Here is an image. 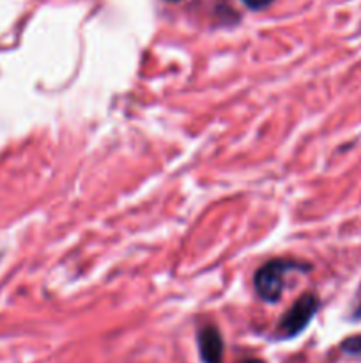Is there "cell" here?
<instances>
[{
    "label": "cell",
    "mask_w": 361,
    "mask_h": 363,
    "mask_svg": "<svg viewBox=\"0 0 361 363\" xmlns=\"http://www.w3.org/2000/svg\"><path fill=\"white\" fill-rule=\"evenodd\" d=\"M354 319H357V321H361V303L357 305L356 312H354Z\"/></svg>",
    "instance_id": "obj_6"
},
{
    "label": "cell",
    "mask_w": 361,
    "mask_h": 363,
    "mask_svg": "<svg viewBox=\"0 0 361 363\" xmlns=\"http://www.w3.org/2000/svg\"><path fill=\"white\" fill-rule=\"evenodd\" d=\"M319 298H317L313 292H305V294L296 301L291 307V310L283 315V319L278 324V335L282 338H292L296 335H299L306 326L310 324V321L313 319V315L319 310Z\"/></svg>",
    "instance_id": "obj_2"
},
{
    "label": "cell",
    "mask_w": 361,
    "mask_h": 363,
    "mask_svg": "<svg viewBox=\"0 0 361 363\" xmlns=\"http://www.w3.org/2000/svg\"><path fill=\"white\" fill-rule=\"evenodd\" d=\"M168 2H179V0H168Z\"/></svg>",
    "instance_id": "obj_8"
},
{
    "label": "cell",
    "mask_w": 361,
    "mask_h": 363,
    "mask_svg": "<svg viewBox=\"0 0 361 363\" xmlns=\"http://www.w3.org/2000/svg\"><path fill=\"white\" fill-rule=\"evenodd\" d=\"M246 6H248L250 9H255V11H259V9H264L268 8L269 4H271L273 0H243Z\"/></svg>",
    "instance_id": "obj_5"
},
{
    "label": "cell",
    "mask_w": 361,
    "mask_h": 363,
    "mask_svg": "<svg viewBox=\"0 0 361 363\" xmlns=\"http://www.w3.org/2000/svg\"><path fill=\"white\" fill-rule=\"evenodd\" d=\"M243 363H262V362H261V359H245Z\"/></svg>",
    "instance_id": "obj_7"
},
{
    "label": "cell",
    "mask_w": 361,
    "mask_h": 363,
    "mask_svg": "<svg viewBox=\"0 0 361 363\" xmlns=\"http://www.w3.org/2000/svg\"><path fill=\"white\" fill-rule=\"evenodd\" d=\"M308 270V264H303V262L291 261V259H273V261L266 262L264 266L255 273V291L264 301L275 303L282 298L287 275Z\"/></svg>",
    "instance_id": "obj_1"
},
{
    "label": "cell",
    "mask_w": 361,
    "mask_h": 363,
    "mask_svg": "<svg viewBox=\"0 0 361 363\" xmlns=\"http://www.w3.org/2000/svg\"><path fill=\"white\" fill-rule=\"evenodd\" d=\"M198 349L204 363H224V338L216 326H204L198 331Z\"/></svg>",
    "instance_id": "obj_3"
},
{
    "label": "cell",
    "mask_w": 361,
    "mask_h": 363,
    "mask_svg": "<svg viewBox=\"0 0 361 363\" xmlns=\"http://www.w3.org/2000/svg\"><path fill=\"white\" fill-rule=\"evenodd\" d=\"M342 349L349 355H361V335L360 337H350L347 338L342 344Z\"/></svg>",
    "instance_id": "obj_4"
}]
</instances>
